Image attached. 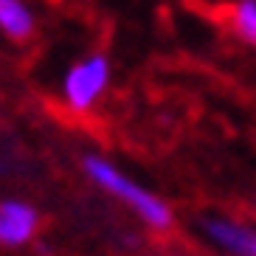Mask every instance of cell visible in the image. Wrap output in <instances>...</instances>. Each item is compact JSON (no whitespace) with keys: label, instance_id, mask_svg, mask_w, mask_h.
I'll use <instances>...</instances> for the list:
<instances>
[{"label":"cell","instance_id":"6","mask_svg":"<svg viewBox=\"0 0 256 256\" xmlns=\"http://www.w3.org/2000/svg\"><path fill=\"white\" fill-rule=\"evenodd\" d=\"M231 20H234V31L248 46L256 48V0H236Z\"/></svg>","mask_w":256,"mask_h":256},{"label":"cell","instance_id":"3","mask_svg":"<svg viewBox=\"0 0 256 256\" xmlns=\"http://www.w3.org/2000/svg\"><path fill=\"white\" fill-rule=\"evenodd\" d=\"M197 228L206 240L226 256H256V228L222 214H203Z\"/></svg>","mask_w":256,"mask_h":256},{"label":"cell","instance_id":"5","mask_svg":"<svg viewBox=\"0 0 256 256\" xmlns=\"http://www.w3.org/2000/svg\"><path fill=\"white\" fill-rule=\"evenodd\" d=\"M0 31L8 40H28L34 34V12L26 0H0Z\"/></svg>","mask_w":256,"mask_h":256},{"label":"cell","instance_id":"1","mask_svg":"<svg viewBox=\"0 0 256 256\" xmlns=\"http://www.w3.org/2000/svg\"><path fill=\"white\" fill-rule=\"evenodd\" d=\"M82 172L88 174V180L116 197L118 203H124L146 228L152 231H169L174 226V211L164 197L138 183L136 178H130L127 172H121L118 166L104 155H84L82 158Z\"/></svg>","mask_w":256,"mask_h":256},{"label":"cell","instance_id":"2","mask_svg":"<svg viewBox=\"0 0 256 256\" xmlns=\"http://www.w3.org/2000/svg\"><path fill=\"white\" fill-rule=\"evenodd\" d=\"M110 88V60L104 54H88L74 62L62 79V98L70 113H90Z\"/></svg>","mask_w":256,"mask_h":256},{"label":"cell","instance_id":"4","mask_svg":"<svg viewBox=\"0 0 256 256\" xmlns=\"http://www.w3.org/2000/svg\"><path fill=\"white\" fill-rule=\"evenodd\" d=\"M40 211L20 197H3L0 200V248L17 250L37 240Z\"/></svg>","mask_w":256,"mask_h":256}]
</instances>
